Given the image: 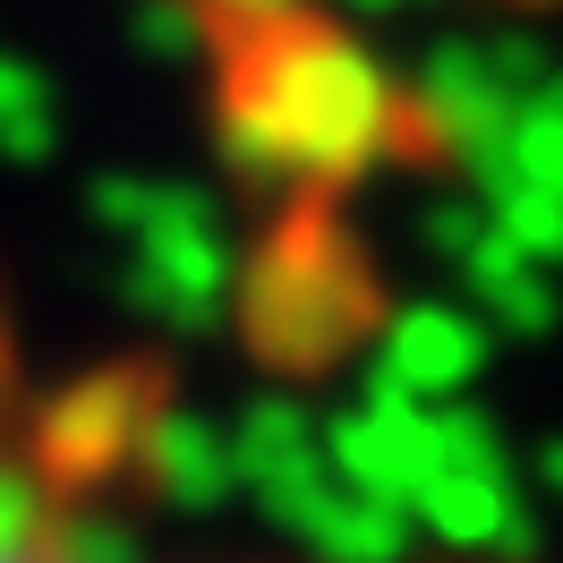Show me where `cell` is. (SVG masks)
<instances>
[{
	"mask_svg": "<svg viewBox=\"0 0 563 563\" xmlns=\"http://www.w3.org/2000/svg\"><path fill=\"white\" fill-rule=\"evenodd\" d=\"M145 470H154V495H172L179 512H213V504H231V487H240L231 419H206V410L145 419Z\"/></svg>",
	"mask_w": 563,
	"mask_h": 563,
	"instance_id": "3",
	"label": "cell"
},
{
	"mask_svg": "<svg viewBox=\"0 0 563 563\" xmlns=\"http://www.w3.org/2000/svg\"><path fill=\"white\" fill-rule=\"evenodd\" d=\"M240 9H282V0H240Z\"/></svg>",
	"mask_w": 563,
	"mask_h": 563,
	"instance_id": "9",
	"label": "cell"
},
{
	"mask_svg": "<svg viewBox=\"0 0 563 563\" xmlns=\"http://www.w3.org/2000/svg\"><path fill=\"white\" fill-rule=\"evenodd\" d=\"M231 453H240V487H274L290 470L324 461V444H317V427H308L299 401L265 393V401H247L240 419H231Z\"/></svg>",
	"mask_w": 563,
	"mask_h": 563,
	"instance_id": "4",
	"label": "cell"
},
{
	"mask_svg": "<svg viewBox=\"0 0 563 563\" xmlns=\"http://www.w3.org/2000/svg\"><path fill=\"white\" fill-rule=\"evenodd\" d=\"M461 367H470V333H461L453 317H401L385 333V385L393 393L401 385L435 393V385H453Z\"/></svg>",
	"mask_w": 563,
	"mask_h": 563,
	"instance_id": "5",
	"label": "cell"
},
{
	"mask_svg": "<svg viewBox=\"0 0 563 563\" xmlns=\"http://www.w3.org/2000/svg\"><path fill=\"white\" fill-rule=\"evenodd\" d=\"M376 120H385L376 69L342 43L308 35L274 52L222 103L213 137H222V163L240 179H333L376 154Z\"/></svg>",
	"mask_w": 563,
	"mask_h": 563,
	"instance_id": "1",
	"label": "cell"
},
{
	"mask_svg": "<svg viewBox=\"0 0 563 563\" xmlns=\"http://www.w3.org/2000/svg\"><path fill=\"white\" fill-rule=\"evenodd\" d=\"M86 213L129 240L120 299L137 317L172 324V333H213V324L231 317V240H222L213 197L179 188V179L103 172L86 188Z\"/></svg>",
	"mask_w": 563,
	"mask_h": 563,
	"instance_id": "2",
	"label": "cell"
},
{
	"mask_svg": "<svg viewBox=\"0 0 563 563\" xmlns=\"http://www.w3.org/2000/svg\"><path fill=\"white\" fill-rule=\"evenodd\" d=\"M52 521H60V512H52ZM0 563H69V555H60V547H52V529H43V538H9Z\"/></svg>",
	"mask_w": 563,
	"mask_h": 563,
	"instance_id": "8",
	"label": "cell"
},
{
	"mask_svg": "<svg viewBox=\"0 0 563 563\" xmlns=\"http://www.w3.org/2000/svg\"><path fill=\"white\" fill-rule=\"evenodd\" d=\"M18 120H52V86H43V69H35V60L0 52V137H9Z\"/></svg>",
	"mask_w": 563,
	"mask_h": 563,
	"instance_id": "7",
	"label": "cell"
},
{
	"mask_svg": "<svg viewBox=\"0 0 563 563\" xmlns=\"http://www.w3.org/2000/svg\"><path fill=\"white\" fill-rule=\"evenodd\" d=\"M129 35H137V52H154V60H163V52H172V60H197V52H206V18H197L188 0H145Z\"/></svg>",
	"mask_w": 563,
	"mask_h": 563,
	"instance_id": "6",
	"label": "cell"
}]
</instances>
